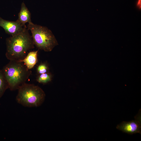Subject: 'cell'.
I'll return each instance as SVG.
<instances>
[{"label": "cell", "mask_w": 141, "mask_h": 141, "mask_svg": "<svg viewBox=\"0 0 141 141\" xmlns=\"http://www.w3.org/2000/svg\"><path fill=\"white\" fill-rule=\"evenodd\" d=\"M17 20L24 26H26V23L32 22L31 20L30 12L26 5L25 3H22L21 8L18 14Z\"/></svg>", "instance_id": "7"}, {"label": "cell", "mask_w": 141, "mask_h": 141, "mask_svg": "<svg viewBox=\"0 0 141 141\" xmlns=\"http://www.w3.org/2000/svg\"><path fill=\"white\" fill-rule=\"evenodd\" d=\"M27 28L31 31L34 45L38 49L50 51L58 44L54 35L46 27L32 22L28 24Z\"/></svg>", "instance_id": "4"}, {"label": "cell", "mask_w": 141, "mask_h": 141, "mask_svg": "<svg viewBox=\"0 0 141 141\" xmlns=\"http://www.w3.org/2000/svg\"><path fill=\"white\" fill-rule=\"evenodd\" d=\"M38 52V50L28 52L25 57L20 61L23 62L27 68L30 69L37 62Z\"/></svg>", "instance_id": "8"}, {"label": "cell", "mask_w": 141, "mask_h": 141, "mask_svg": "<svg viewBox=\"0 0 141 141\" xmlns=\"http://www.w3.org/2000/svg\"><path fill=\"white\" fill-rule=\"evenodd\" d=\"M2 70L11 91L18 89L25 83L31 73L23 62L17 61H10Z\"/></svg>", "instance_id": "2"}, {"label": "cell", "mask_w": 141, "mask_h": 141, "mask_svg": "<svg viewBox=\"0 0 141 141\" xmlns=\"http://www.w3.org/2000/svg\"><path fill=\"white\" fill-rule=\"evenodd\" d=\"M51 79V76L50 74L45 73L40 74L37 77V80L39 83L46 84L50 82Z\"/></svg>", "instance_id": "10"}, {"label": "cell", "mask_w": 141, "mask_h": 141, "mask_svg": "<svg viewBox=\"0 0 141 141\" xmlns=\"http://www.w3.org/2000/svg\"><path fill=\"white\" fill-rule=\"evenodd\" d=\"M0 26L7 33L11 36L20 33L26 27L23 25L17 20L15 21H11L4 20L0 17Z\"/></svg>", "instance_id": "6"}, {"label": "cell", "mask_w": 141, "mask_h": 141, "mask_svg": "<svg viewBox=\"0 0 141 141\" xmlns=\"http://www.w3.org/2000/svg\"><path fill=\"white\" fill-rule=\"evenodd\" d=\"M18 90L16 101L18 103L24 107H38L44 101L45 94L43 90L37 86L25 83Z\"/></svg>", "instance_id": "3"}, {"label": "cell", "mask_w": 141, "mask_h": 141, "mask_svg": "<svg viewBox=\"0 0 141 141\" xmlns=\"http://www.w3.org/2000/svg\"><path fill=\"white\" fill-rule=\"evenodd\" d=\"M137 6L138 7L140 8H141V0H138V2L137 3Z\"/></svg>", "instance_id": "12"}, {"label": "cell", "mask_w": 141, "mask_h": 141, "mask_svg": "<svg viewBox=\"0 0 141 141\" xmlns=\"http://www.w3.org/2000/svg\"><path fill=\"white\" fill-rule=\"evenodd\" d=\"M8 88V84L2 70H0V98Z\"/></svg>", "instance_id": "9"}, {"label": "cell", "mask_w": 141, "mask_h": 141, "mask_svg": "<svg viewBox=\"0 0 141 141\" xmlns=\"http://www.w3.org/2000/svg\"><path fill=\"white\" fill-rule=\"evenodd\" d=\"M27 27L20 33L11 36L6 39L5 56L10 61H21L28 52L34 48V44Z\"/></svg>", "instance_id": "1"}, {"label": "cell", "mask_w": 141, "mask_h": 141, "mask_svg": "<svg viewBox=\"0 0 141 141\" xmlns=\"http://www.w3.org/2000/svg\"><path fill=\"white\" fill-rule=\"evenodd\" d=\"M48 68L47 65L45 63H42L39 64L37 68V71L39 74L46 73Z\"/></svg>", "instance_id": "11"}, {"label": "cell", "mask_w": 141, "mask_h": 141, "mask_svg": "<svg viewBox=\"0 0 141 141\" xmlns=\"http://www.w3.org/2000/svg\"><path fill=\"white\" fill-rule=\"evenodd\" d=\"M140 111L135 117V120L127 122L123 121L118 125L116 128L122 132L132 134L136 133H141Z\"/></svg>", "instance_id": "5"}]
</instances>
